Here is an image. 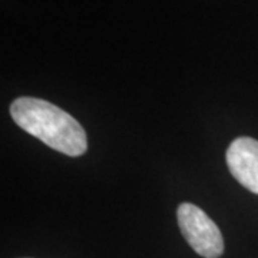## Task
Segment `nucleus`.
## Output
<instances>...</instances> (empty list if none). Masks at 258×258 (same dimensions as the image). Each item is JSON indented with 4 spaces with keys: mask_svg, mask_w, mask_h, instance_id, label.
<instances>
[{
    "mask_svg": "<svg viewBox=\"0 0 258 258\" xmlns=\"http://www.w3.org/2000/svg\"><path fill=\"white\" fill-rule=\"evenodd\" d=\"M16 125L47 147L69 157H81L88 149L82 125L50 102L23 96L10 106Z\"/></svg>",
    "mask_w": 258,
    "mask_h": 258,
    "instance_id": "obj_1",
    "label": "nucleus"
},
{
    "mask_svg": "<svg viewBox=\"0 0 258 258\" xmlns=\"http://www.w3.org/2000/svg\"><path fill=\"white\" fill-rule=\"evenodd\" d=\"M178 225L186 242L204 258H218L224 252V240L217 224L197 205L189 203L178 207Z\"/></svg>",
    "mask_w": 258,
    "mask_h": 258,
    "instance_id": "obj_2",
    "label": "nucleus"
},
{
    "mask_svg": "<svg viewBox=\"0 0 258 258\" xmlns=\"http://www.w3.org/2000/svg\"><path fill=\"white\" fill-rule=\"evenodd\" d=\"M227 165L232 176L248 191L258 194V141L241 137L227 149Z\"/></svg>",
    "mask_w": 258,
    "mask_h": 258,
    "instance_id": "obj_3",
    "label": "nucleus"
}]
</instances>
